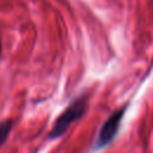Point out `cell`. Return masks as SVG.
<instances>
[{
    "mask_svg": "<svg viewBox=\"0 0 153 153\" xmlns=\"http://www.w3.org/2000/svg\"><path fill=\"white\" fill-rule=\"evenodd\" d=\"M85 110H86V97L85 96H81L76 98L75 100H73L68 105V108L55 121L51 128V131L49 133V137L57 139L61 135H63L66 130L68 129V127L85 114Z\"/></svg>",
    "mask_w": 153,
    "mask_h": 153,
    "instance_id": "6da1fadb",
    "label": "cell"
},
{
    "mask_svg": "<svg viewBox=\"0 0 153 153\" xmlns=\"http://www.w3.org/2000/svg\"><path fill=\"white\" fill-rule=\"evenodd\" d=\"M124 111H126V108H121V109L114 111L108 117V120L103 123V126L100 127L98 137H97V142H96L97 148H102V147L109 145L114 140L115 135L118 131V128H120L122 117L124 115Z\"/></svg>",
    "mask_w": 153,
    "mask_h": 153,
    "instance_id": "7a4b0ae2",
    "label": "cell"
},
{
    "mask_svg": "<svg viewBox=\"0 0 153 153\" xmlns=\"http://www.w3.org/2000/svg\"><path fill=\"white\" fill-rule=\"evenodd\" d=\"M12 126H13V123L10 120L0 122V146L4 145V142L6 141L8 134L11 131V129H12Z\"/></svg>",
    "mask_w": 153,
    "mask_h": 153,
    "instance_id": "3957f363",
    "label": "cell"
},
{
    "mask_svg": "<svg viewBox=\"0 0 153 153\" xmlns=\"http://www.w3.org/2000/svg\"><path fill=\"white\" fill-rule=\"evenodd\" d=\"M0 51H1V39H0Z\"/></svg>",
    "mask_w": 153,
    "mask_h": 153,
    "instance_id": "277c9868",
    "label": "cell"
}]
</instances>
